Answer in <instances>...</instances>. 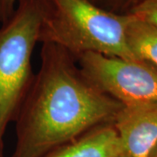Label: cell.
Returning <instances> with one entry per match:
<instances>
[{"instance_id": "6da1fadb", "label": "cell", "mask_w": 157, "mask_h": 157, "mask_svg": "<svg viewBox=\"0 0 157 157\" xmlns=\"http://www.w3.org/2000/svg\"><path fill=\"white\" fill-rule=\"evenodd\" d=\"M123 105L82 73L75 57L44 43L40 67L18 110L11 157H42L96 127L113 124Z\"/></svg>"}, {"instance_id": "7a4b0ae2", "label": "cell", "mask_w": 157, "mask_h": 157, "mask_svg": "<svg viewBox=\"0 0 157 157\" xmlns=\"http://www.w3.org/2000/svg\"><path fill=\"white\" fill-rule=\"evenodd\" d=\"M39 43L59 45L77 57L86 52L137 59L127 42L131 14H118L90 0H40Z\"/></svg>"}, {"instance_id": "3957f363", "label": "cell", "mask_w": 157, "mask_h": 157, "mask_svg": "<svg viewBox=\"0 0 157 157\" xmlns=\"http://www.w3.org/2000/svg\"><path fill=\"white\" fill-rule=\"evenodd\" d=\"M40 18V0H17L13 14L0 27V157L7 127L15 121L33 79L32 57Z\"/></svg>"}, {"instance_id": "277c9868", "label": "cell", "mask_w": 157, "mask_h": 157, "mask_svg": "<svg viewBox=\"0 0 157 157\" xmlns=\"http://www.w3.org/2000/svg\"><path fill=\"white\" fill-rule=\"evenodd\" d=\"M75 59L93 84L123 106L157 105V68L150 63L94 52L83 53Z\"/></svg>"}, {"instance_id": "5b68a950", "label": "cell", "mask_w": 157, "mask_h": 157, "mask_svg": "<svg viewBox=\"0 0 157 157\" xmlns=\"http://www.w3.org/2000/svg\"><path fill=\"white\" fill-rule=\"evenodd\" d=\"M113 126L131 157H149L157 146V105L123 106Z\"/></svg>"}, {"instance_id": "8992f818", "label": "cell", "mask_w": 157, "mask_h": 157, "mask_svg": "<svg viewBox=\"0 0 157 157\" xmlns=\"http://www.w3.org/2000/svg\"><path fill=\"white\" fill-rule=\"evenodd\" d=\"M124 152L113 124H107L91 129L42 157H118Z\"/></svg>"}, {"instance_id": "52a82bcc", "label": "cell", "mask_w": 157, "mask_h": 157, "mask_svg": "<svg viewBox=\"0 0 157 157\" xmlns=\"http://www.w3.org/2000/svg\"><path fill=\"white\" fill-rule=\"evenodd\" d=\"M127 42L135 59L157 68V28L132 15L127 27Z\"/></svg>"}, {"instance_id": "ba28073f", "label": "cell", "mask_w": 157, "mask_h": 157, "mask_svg": "<svg viewBox=\"0 0 157 157\" xmlns=\"http://www.w3.org/2000/svg\"><path fill=\"white\" fill-rule=\"evenodd\" d=\"M128 14L157 28V0H142L128 11Z\"/></svg>"}, {"instance_id": "9c48e42d", "label": "cell", "mask_w": 157, "mask_h": 157, "mask_svg": "<svg viewBox=\"0 0 157 157\" xmlns=\"http://www.w3.org/2000/svg\"><path fill=\"white\" fill-rule=\"evenodd\" d=\"M96 6L118 14H128V11L142 0H90Z\"/></svg>"}, {"instance_id": "30bf717a", "label": "cell", "mask_w": 157, "mask_h": 157, "mask_svg": "<svg viewBox=\"0 0 157 157\" xmlns=\"http://www.w3.org/2000/svg\"><path fill=\"white\" fill-rule=\"evenodd\" d=\"M17 0H0V23L7 21L16 9Z\"/></svg>"}, {"instance_id": "8fae6325", "label": "cell", "mask_w": 157, "mask_h": 157, "mask_svg": "<svg viewBox=\"0 0 157 157\" xmlns=\"http://www.w3.org/2000/svg\"><path fill=\"white\" fill-rule=\"evenodd\" d=\"M149 157H157V146L155 147V149L152 151L151 155Z\"/></svg>"}, {"instance_id": "7c38bea8", "label": "cell", "mask_w": 157, "mask_h": 157, "mask_svg": "<svg viewBox=\"0 0 157 157\" xmlns=\"http://www.w3.org/2000/svg\"><path fill=\"white\" fill-rule=\"evenodd\" d=\"M118 157H131V156H130V155H128L127 153H125V152H124L123 154H121V155H119Z\"/></svg>"}]
</instances>
